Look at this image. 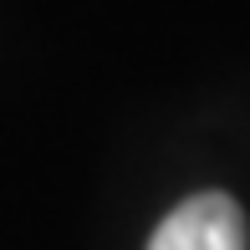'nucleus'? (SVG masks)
Masks as SVG:
<instances>
[{"mask_svg": "<svg viewBox=\"0 0 250 250\" xmlns=\"http://www.w3.org/2000/svg\"><path fill=\"white\" fill-rule=\"evenodd\" d=\"M245 214L230 194H194L164 214L148 250H245Z\"/></svg>", "mask_w": 250, "mask_h": 250, "instance_id": "obj_1", "label": "nucleus"}]
</instances>
